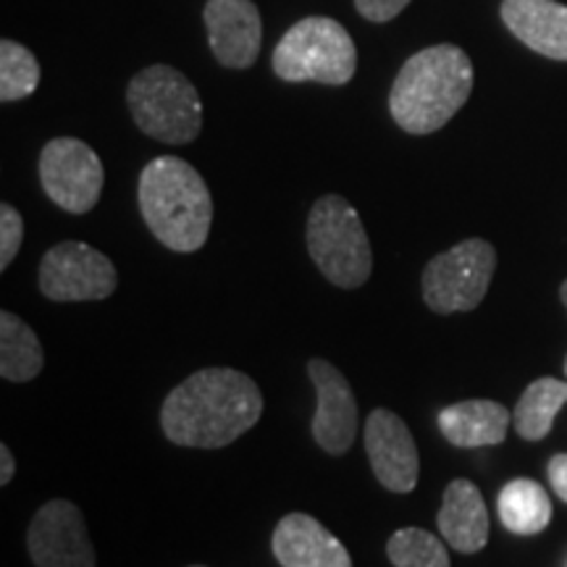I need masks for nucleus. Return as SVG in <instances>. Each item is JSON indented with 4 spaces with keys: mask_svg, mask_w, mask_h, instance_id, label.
Returning <instances> with one entry per match:
<instances>
[{
    "mask_svg": "<svg viewBox=\"0 0 567 567\" xmlns=\"http://www.w3.org/2000/svg\"><path fill=\"white\" fill-rule=\"evenodd\" d=\"M264 392L237 368H203L163 400L161 429L176 446L221 450L258 425Z\"/></svg>",
    "mask_w": 567,
    "mask_h": 567,
    "instance_id": "nucleus-1",
    "label": "nucleus"
},
{
    "mask_svg": "<svg viewBox=\"0 0 567 567\" xmlns=\"http://www.w3.org/2000/svg\"><path fill=\"white\" fill-rule=\"evenodd\" d=\"M476 82L473 61L463 48L431 45L402 63L389 90V113L408 134H434L457 116Z\"/></svg>",
    "mask_w": 567,
    "mask_h": 567,
    "instance_id": "nucleus-2",
    "label": "nucleus"
},
{
    "mask_svg": "<svg viewBox=\"0 0 567 567\" xmlns=\"http://www.w3.org/2000/svg\"><path fill=\"white\" fill-rule=\"evenodd\" d=\"M137 203L147 229L174 252H197L208 243L213 197L200 172L176 155H161L142 168Z\"/></svg>",
    "mask_w": 567,
    "mask_h": 567,
    "instance_id": "nucleus-3",
    "label": "nucleus"
},
{
    "mask_svg": "<svg viewBox=\"0 0 567 567\" xmlns=\"http://www.w3.org/2000/svg\"><path fill=\"white\" fill-rule=\"evenodd\" d=\"M126 105L137 130L163 145H187L203 132L200 92L166 63H153L132 76Z\"/></svg>",
    "mask_w": 567,
    "mask_h": 567,
    "instance_id": "nucleus-4",
    "label": "nucleus"
},
{
    "mask_svg": "<svg viewBox=\"0 0 567 567\" xmlns=\"http://www.w3.org/2000/svg\"><path fill=\"white\" fill-rule=\"evenodd\" d=\"M310 258L339 289H358L371 279L373 250L360 213L342 195H323L313 203L305 224Z\"/></svg>",
    "mask_w": 567,
    "mask_h": 567,
    "instance_id": "nucleus-5",
    "label": "nucleus"
},
{
    "mask_svg": "<svg viewBox=\"0 0 567 567\" xmlns=\"http://www.w3.org/2000/svg\"><path fill=\"white\" fill-rule=\"evenodd\" d=\"M271 66L284 82L342 87L358 71V48L337 19L305 17L284 32Z\"/></svg>",
    "mask_w": 567,
    "mask_h": 567,
    "instance_id": "nucleus-6",
    "label": "nucleus"
},
{
    "mask_svg": "<svg viewBox=\"0 0 567 567\" xmlns=\"http://www.w3.org/2000/svg\"><path fill=\"white\" fill-rule=\"evenodd\" d=\"M496 271V250L481 237L439 252L423 268V302L439 316L471 313L476 310L492 287Z\"/></svg>",
    "mask_w": 567,
    "mask_h": 567,
    "instance_id": "nucleus-7",
    "label": "nucleus"
},
{
    "mask_svg": "<svg viewBox=\"0 0 567 567\" xmlns=\"http://www.w3.org/2000/svg\"><path fill=\"white\" fill-rule=\"evenodd\" d=\"M38 287L51 302H101L116 292L118 274L105 252L66 239L42 255Z\"/></svg>",
    "mask_w": 567,
    "mask_h": 567,
    "instance_id": "nucleus-8",
    "label": "nucleus"
},
{
    "mask_svg": "<svg viewBox=\"0 0 567 567\" xmlns=\"http://www.w3.org/2000/svg\"><path fill=\"white\" fill-rule=\"evenodd\" d=\"M40 184L61 210L84 216L101 200L105 168L87 142L76 137H55L42 147L38 161Z\"/></svg>",
    "mask_w": 567,
    "mask_h": 567,
    "instance_id": "nucleus-9",
    "label": "nucleus"
},
{
    "mask_svg": "<svg viewBox=\"0 0 567 567\" xmlns=\"http://www.w3.org/2000/svg\"><path fill=\"white\" fill-rule=\"evenodd\" d=\"M34 567H95V547L82 509L69 499H51L34 513L27 530Z\"/></svg>",
    "mask_w": 567,
    "mask_h": 567,
    "instance_id": "nucleus-10",
    "label": "nucleus"
},
{
    "mask_svg": "<svg viewBox=\"0 0 567 567\" xmlns=\"http://www.w3.org/2000/svg\"><path fill=\"white\" fill-rule=\"evenodd\" d=\"M308 379L316 386V415L310 421L316 444L326 455L342 457L352 450L358 439V400L350 381L334 363L323 358H313L308 363Z\"/></svg>",
    "mask_w": 567,
    "mask_h": 567,
    "instance_id": "nucleus-11",
    "label": "nucleus"
},
{
    "mask_svg": "<svg viewBox=\"0 0 567 567\" xmlns=\"http://www.w3.org/2000/svg\"><path fill=\"white\" fill-rule=\"evenodd\" d=\"M365 455L373 476L392 494L415 492L421 476V455L410 425L386 408H375L365 421Z\"/></svg>",
    "mask_w": 567,
    "mask_h": 567,
    "instance_id": "nucleus-12",
    "label": "nucleus"
},
{
    "mask_svg": "<svg viewBox=\"0 0 567 567\" xmlns=\"http://www.w3.org/2000/svg\"><path fill=\"white\" fill-rule=\"evenodd\" d=\"M213 59L224 69H250L264 48V19L252 0H208L203 11Z\"/></svg>",
    "mask_w": 567,
    "mask_h": 567,
    "instance_id": "nucleus-13",
    "label": "nucleus"
},
{
    "mask_svg": "<svg viewBox=\"0 0 567 567\" xmlns=\"http://www.w3.org/2000/svg\"><path fill=\"white\" fill-rule=\"evenodd\" d=\"M271 551L281 567H352L344 544L305 513H289L276 523Z\"/></svg>",
    "mask_w": 567,
    "mask_h": 567,
    "instance_id": "nucleus-14",
    "label": "nucleus"
},
{
    "mask_svg": "<svg viewBox=\"0 0 567 567\" xmlns=\"http://www.w3.org/2000/svg\"><path fill=\"white\" fill-rule=\"evenodd\" d=\"M502 21L523 45L567 61V6L559 0H502Z\"/></svg>",
    "mask_w": 567,
    "mask_h": 567,
    "instance_id": "nucleus-15",
    "label": "nucleus"
},
{
    "mask_svg": "<svg viewBox=\"0 0 567 567\" xmlns=\"http://www.w3.org/2000/svg\"><path fill=\"white\" fill-rule=\"evenodd\" d=\"M436 526L444 542L460 555H476L486 547L492 520H488L484 494L473 481H450V486L444 488Z\"/></svg>",
    "mask_w": 567,
    "mask_h": 567,
    "instance_id": "nucleus-16",
    "label": "nucleus"
},
{
    "mask_svg": "<svg viewBox=\"0 0 567 567\" xmlns=\"http://www.w3.org/2000/svg\"><path fill=\"white\" fill-rule=\"evenodd\" d=\"M436 423L452 446L476 450V446H496L505 442L509 425H513V413L494 400H465L444 408Z\"/></svg>",
    "mask_w": 567,
    "mask_h": 567,
    "instance_id": "nucleus-17",
    "label": "nucleus"
},
{
    "mask_svg": "<svg viewBox=\"0 0 567 567\" xmlns=\"http://www.w3.org/2000/svg\"><path fill=\"white\" fill-rule=\"evenodd\" d=\"M45 368V352L30 323L17 313H0V375L9 384H27Z\"/></svg>",
    "mask_w": 567,
    "mask_h": 567,
    "instance_id": "nucleus-18",
    "label": "nucleus"
},
{
    "mask_svg": "<svg viewBox=\"0 0 567 567\" xmlns=\"http://www.w3.org/2000/svg\"><path fill=\"white\" fill-rule=\"evenodd\" d=\"M499 520L509 534L536 536L551 523V499L547 488L530 478H515L499 492L496 499Z\"/></svg>",
    "mask_w": 567,
    "mask_h": 567,
    "instance_id": "nucleus-19",
    "label": "nucleus"
},
{
    "mask_svg": "<svg viewBox=\"0 0 567 567\" xmlns=\"http://www.w3.org/2000/svg\"><path fill=\"white\" fill-rule=\"evenodd\" d=\"M565 405L567 381L551 379V375H542V379L530 381L513 410V425L517 436L526 439V442L547 439L551 425H555V417Z\"/></svg>",
    "mask_w": 567,
    "mask_h": 567,
    "instance_id": "nucleus-20",
    "label": "nucleus"
},
{
    "mask_svg": "<svg viewBox=\"0 0 567 567\" xmlns=\"http://www.w3.org/2000/svg\"><path fill=\"white\" fill-rule=\"evenodd\" d=\"M386 557L394 567H452L442 538L423 528H400L389 536Z\"/></svg>",
    "mask_w": 567,
    "mask_h": 567,
    "instance_id": "nucleus-21",
    "label": "nucleus"
},
{
    "mask_svg": "<svg viewBox=\"0 0 567 567\" xmlns=\"http://www.w3.org/2000/svg\"><path fill=\"white\" fill-rule=\"evenodd\" d=\"M40 84V63L21 42H0V101L17 103L30 97Z\"/></svg>",
    "mask_w": 567,
    "mask_h": 567,
    "instance_id": "nucleus-22",
    "label": "nucleus"
},
{
    "mask_svg": "<svg viewBox=\"0 0 567 567\" xmlns=\"http://www.w3.org/2000/svg\"><path fill=\"white\" fill-rule=\"evenodd\" d=\"M24 243V218L13 205H0V271H9Z\"/></svg>",
    "mask_w": 567,
    "mask_h": 567,
    "instance_id": "nucleus-23",
    "label": "nucleus"
},
{
    "mask_svg": "<svg viewBox=\"0 0 567 567\" xmlns=\"http://www.w3.org/2000/svg\"><path fill=\"white\" fill-rule=\"evenodd\" d=\"M408 6L410 0H354V9L360 17L373 21V24H386V21L400 17Z\"/></svg>",
    "mask_w": 567,
    "mask_h": 567,
    "instance_id": "nucleus-24",
    "label": "nucleus"
},
{
    "mask_svg": "<svg viewBox=\"0 0 567 567\" xmlns=\"http://www.w3.org/2000/svg\"><path fill=\"white\" fill-rule=\"evenodd\" d=\"M547 473L555 494L567 505V452H557V455L549 460Z\"/></svg>",
    "mask_w": 567,
    "mask_h": 567,
    "instance_id": "nucleus-25",
    "label": "nucleus"
},
{
    "mask_svg": "<svg viewBox=\"0 0 567 567\" xmlns=\"http://www.w3.org/2000/svg\"><path fill=\"white\" fill-rule=\"evenodd\" d=\"M13 476H17V460L9 444H0V486H9Z\"/></svg>",
    "mask_w": 567,
    "mask_h": 567,
    "instance_id": "nucleus-26",
    "label": "nucleus"
},
{
    "mask_svg": "<svg viewBox=\"0 0 567 567\" xmlns=\"http://www.w3.org/2000/svg\"><path fill=\"white\" fill-rule=\"evenodd\" d=\"M559 300H563V305H565V310H567V279L563 281V287H559Z\"/></svg>",
    "mask_w": 567,
    "mask_h": 567,
    "instance_id": "nucleus-27",
    "label": "nucleus"
},
{
    "mask_svg": "<svg viewBox=\"0 0 567 567\" xmlns=\"http://www.w3.org/2000/svg\"><path fill=\"white\" fill-rule=\"evenodd\" d=\"M565 375H567V358H565Z\"/></svg>",
    "mask_w": 567,
    "mask_h": 567,
    "instance_id": "nucleus-28",
    "label": "nucleus"
},
{
    "mask_svg": "<svg viewBox=\"0 0 567 567\" xmlns=\"http://www.w3.org/2000/svg\"><path fill=\"white\" fill-rule=\"evenodd\" d=\"M189 567H205V565H189Z\"/></svg>",
    "mask_w": 567,
    "mask_h": 567,
    "instance_id": "nucleus-29",
    "label": "nucleus"
}]
</instances>
